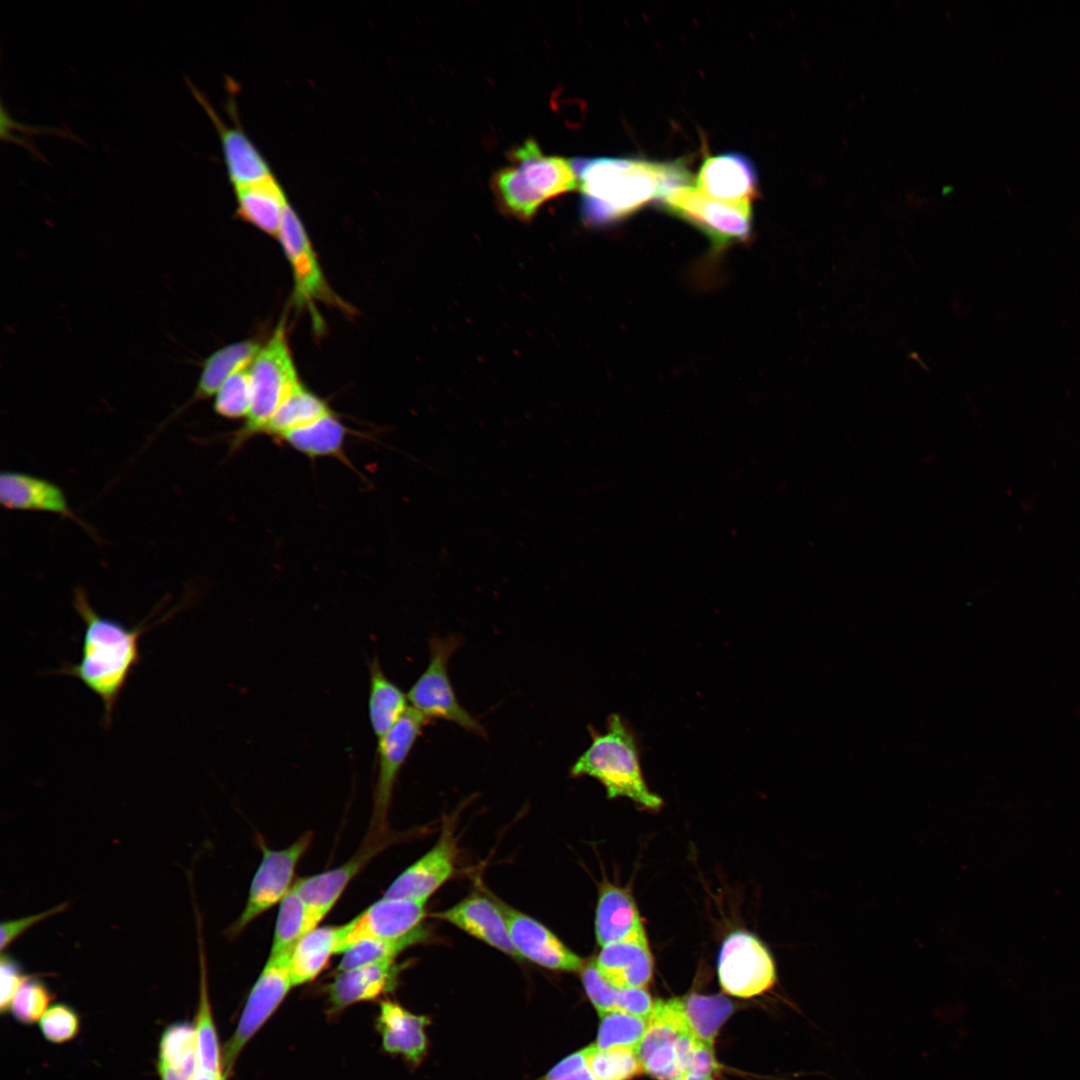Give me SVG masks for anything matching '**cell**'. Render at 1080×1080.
I'll return each mask as SVG.
<instances>
[{"mask_svg":"<svg viewBox=\"0 0 1080 1080\" xmlns=\"http://www.w3.org/2000/svg\"><path fill=\"white\" fill-rule=\"evenodd\" d=\"M719 1069L720 1065L715 1058L713 1046L697 1040L687 1060L684 1073L712 1076Z\"/></svg>","mask_w":1080,"mask_h":1080,"instance_id":"obj_47","label":"cell"},{"mask_svg":"<svg viewBox=\"0 0 1080 1080\" xmlns=\"http://www.w3.org/2000/svg\"><path fill=\"white\" fill-rule=\"evenodd\" d=\"M313 833L302 834L283 849H271L261 842L262 858L252 878L242 913L228 929L229 936L241 933L253 920L281 902L294 883L296 868L312 843Z\"/></svg>","mask_w":1080,"mask_h":1080,"instance_id":"obj_8","label":"cell"},{"mask_svg":"<svg viewBox=\"0 0 1080 1080\" xmlns=\"http://www.w3.org/2000/svg\"><path fill=\"white\" fill-rule=\"evenodd\" d=\"M510 162L496 171L492 188L500 208L520 220H530L545 202L578 187L572 161L545 155L534 139L513 148Z\"/></svg>","mask_w":1080,"mask_h":1080,"instance_id":"obj_3","label":"cell"},{"mask_svg":"<svg viewBox=\"0 0 1080 1080\" xmlns=\"http://www.w3.org/2000/svg\"><path fill=\"white\" fill-rule=\"evenodd\" d=\"M252 405L244 424L229 438V452L261 435L264 427L301 383L290 353L284 321H280L251 364Z\"/></svg>","mask_w":1080,"mask_h":1080,"instance_id":"obj_5","label":"cell"},{"mask_svg":"<svg viewBox=\"0 0 1080 1080\" xmlns=\"http://www.w3.org/2000/svg\"><path fill=\"white\" fill-rule=\"evenodd\" d=\"M606 728L605 733L590 729L592 742L571 767V775L596 779L609 799L626 797L641 808L660 809L662 798L645 782L632 730L618 714L609 716Z\"/></svg>","mask_w":1080,"mask_h":1080,"instance_id":"obj_4","label":"cell"},{"mask_svg":"<svg viewBox=\"0 0 1080 1080\" xmlns=\"http://www.w3.org/2000/svg\"><path fill=\"white\" fill-rule=\"evenodd\" d=\"M586 1050L589 1067L595 1080H632L644 1072L634 1049L626 1047L600 1049L594 1043L587 1046Z\"/></svg>","mask_w":1080,"mask_h":1080,"instance_id":"obj_37","label":"cell"},{"mask_svg":"<svg viewBox=\"0 0 1080 1080\" xmlns=\"http://www.w3.org/2000/svg\"><path fill=\"white\" fill-rule=\"evenodd\" d=\"M198 944L201 972L199 1007L195 1025L197 1069L214 1074L225 1075L223 1072L222 1054L209 1001L205 955L199 926Z\"/></svg>","mask_w":1080,"mask_h":1080,"instance_id":"obj_33","label":"cell"},{"mask_svg":"<svg viewBox=\"0 0 1080 1080\" xmlns=\"http://www.w3.org/2000/svg\"><path fill=\"white\" fill-rule=\"evenodd\" d=\"M427 937L425 929L418 928L411 934L398 939L366 940L354 944L343 952L337 971L382 961H394L408 947L422 942Z\"/></svg>","mask_w":1080,"mask_h":1080,"instance_id":"obj_36","label":"cell"},{"mask_svg":"<svg viewBox=\"0 0 1080 1080\" xmlns=\"http://www.w3.org/2000/svg\"><path fill=\"white\" fill-rule=\"evenodd\" d=\"M680 1002L690 1034L713 1046L719 1029L734 1011L733 1003L723 995L697 993L680 997Z\"/></svg>","mask_w":1080,"mask_h":1080,"instance_id":"obj_32","label":"cell"},{"mask_svg":"<svg viewBox=\"0 0 1080 1080\" xmlns=\"http://www.w3.org/2000/svg\"><path fill=\"white\" fill-rule=\"evenodd\" d=\"M696 184L707 196L730 204L752 205L758 196L755 167L749 158L736 152L706 157Z\"/></svg>","mask_w":1080,"mask_h":1080,"instance_id":"obj_16","label":"cell"},{"mask_svg":"<svg viewBox=\"0 0 1080 1080\" xmlns=\"http://www.w3.org/2000/svg\"><path fill=\"white\" fill-rule=\"evenodd\" d=\"M197 1070L196 1029L181 1022L168 1026L159 1043L158 1072L162 1080H191Z\"/></svg>","mask_w":1080,"mask_h":1080,"instance_id":"obj_31","label":"cell"},{"mask_svg":"<svg viewBox=\"0 0 1080 1080\" xmlns=\"http://www.w3.org/2000/svg\"><path fill=\"white\" fill-rule=\"evenodd\" d=\"M572 163L581 194V216L591 226L622 220L691 181L682 160L593 157L575 159Z\"/></svg>","mask_w":1080,"mask_h":1080,"instance_id":"obj_1","label":"cell"},{"mask_svg":"<svg viewBox=\"0 0 1080 1080\" xmlns=\"http://www.w3.org/2000/svg\"><path fill=\"white\" fill-rule=\"evenodd\" d=\"M648 1025V1020L622 1011L601 1016L595 1045L600 1049L626 1047L636 1050Z\"/></svg>","mask_w":1080,"mask_h":1080,"instance_id":"obj_38","label":"cell"},{"mask_svg":"<svg viewBox=\"0 0 1080 1080\" xmlns=\"http://www.w3.org/2000/svg\"><path fill=\"white\" fill-rule=\"evenodd\" d=\"M349 433L348 428L332 412L310 424L289 431L276 440L312 460L333 457L352 467L345 453V442Z\"/></svg>","mask_w":1080,"mask_h":1080,"instance_id":"obj_27","label":"cell"},{"mask_svg":"<svg viewBox=\"0 0 1080 1080\" xmlns=\"http://www.w3.org/2000/svg\"><path fill=\"white\" fill-rule=\"evenodd\" d=\"M422 901L382 897L348 923L339 926L338 952L366 940L398 939L420 928Z\"/></svg>","mask_w":1080,"mask_h":1080,"instance_id":"obj_13","label":"cell"},{"mask_svg":"<svg viewBox=\"0 0 1080 1080\" xmlns=\"http://www.w3.org/2000/svg\"><path fill=\"white\" fill-rule=\"evenodd\" d=\"M233 190L236 216L260 231L277 237L284 208L289 202L274 174Z\"/></svg>","mask_w":1080,"mask_h":1080,"instance_id":"obj_25","label":"cell"},{"mask_svg":"<svg viewBox=\"0 0 1080 1080\" xmlns=\"http://www.w3.org/2000/svg\"><path fill=\"white\" fill-rule=\"evenodd\" d=\"M676 1080H713V1079L711 1078V1076H699V1075H694V1074H690V1073H683Z\"/></svg>","mask_w":1080,"mask_h":1080,"instance_id":"obj_48","label":"cell"},{"mask_svg":"<svg viewBox=\"0 0 1080 1080\" xmlns=\"http://www.w3.org/2000/svg\"><path fill=\"white\" fill-rule=\"evenodd\" d=\"M0 975V1010L4 1013L10 1009L12 999L16 992L29 976L22 972V969L16 960L4 952H2L1 955Z\"/></svg>","mask_w":1080,"mask_h":1080,"instance_id":"obj_44","label":"cell"},{"mask_svg":"<svg viewBox=\"0 0 1080 1080\" xmlns=\"http://www.w3.org/2000/svg\"><path fill=\"white\" fill-rule=\"evenodd\" d=\"M397 972L394 961L374 962L338 971L327 986L331 1008L337 1011L380 997L393 988Z\"/></svg>","mask_w":1080,"mask_h":1080,"instance_id":"obj_23","label":"cell"},{"mask_svg":"<svg viewBox=\"0 0 1080 1080\" xmlns=\"http://www.w3.org/2000/svg\"><path fill=\"white\" fill-rule=\"evenodd\" d=\"M339 926L316 927L293 947L289 968L293 986L314 980L338 952Z\"/></svg>","mask_w":1080,"mask_h":1080,"instance_id":"obj_29","label":"cell"},{"mask_svg":"<svg viewBox=\"0 0 1080 1080\" xmlns=\"http://www.w3.org/2000/svg\"><path fill=\"white\" fill-rule=\"evenodd\" d=\"M507 922L511 941L520 957L542 967L576 972L581 971L584 961L548 928L522 912L497 902Z\"/></svg>","mask_w":1080,"mask_h":1080,"instance_id":"obj_15","label":"cell"},{"mask_svg":"<svg viewBox=\"0 0 1080 1080\" xmlns=\"http://www.w3.org/2000/svg\"><path fill=\"white\" fill-rule=\"evenodd\" d=\"M72 605L84 623L80 660L64 663L54 674L78 679L102 702V727L109 730L119 697L130 674L141 662L140 638L156 624L150 617L133 627L99 614L90 604L81 587L73 590Z\"/></svg>","mask_w":1080,"mask_h":1080,"instance_id":"obj_2","label":"cell"},{"mask_svg":"<svg viewBox=\"0 0 1080 1080\" xmlns=\"http://www.w3.org/2000/svg\"><path fill=\"white\" fill-rule=\"evenodd\" d=\"M381 834L370 833L369 839L344 864L295 881L293 889L320 919L331 911L344 890L363 867L386 845Z\"/></svg>","mask_w":1080,"mask_h":1080,"instance_id":"obj_18","label":"cell"},{"mask_svg":"<svg viewBox=\"0 0 1080 1080\" xmlns=\"http://www.w3.org/2000/svg\"><path fill=\"white\" fill-rule=\"evenodd\" d=\"M320 922L292 887L280 902L270 954L290 952L295 944Z\"/></svg>","mask_w":1080,"mask_h":1080,"instance_id":"obj_35","label":"cell"},{"mask_svg":"<svg viewBox=\"0 0 1080 1080\" xmlns=\"http://www.w3.org/2000/svg\"><path fill=\"white\" fill-rule=\"evenodd\" d=\"M541 1080H595L589 1067L586 1047L565 1057Z\"/></svg>","mask_w":1080,"mask_h":1080,"instance_id":"obj_43","label":"cell"},{"mask_svg":"<svg viewBox=\"0 0 1080 1080\" xmlns=\"http://www.w3.org/2000/svg\"><path fill=\"white\" fill-rule=\"evenodd\" d=\"M277 238L292 268L295 305L309 308L313 316L315 301L345 307L329 287L306 229L290 203L284 208Z\"/></svg>","mask_w":1080,"mask_h":1080,"instance_id":"obj_11","label":"cell"},{"mask_svg":"<svg viewBox=\"0 0 1080 1080\" xmlns=\"http://www.w3.org/2000/svg\"><path fill=\"white\" fill-rule=\"evenodd\" d=\"M595 963L617 988H646L654 963L645 930L601 947Z\"/></svg>","mask_w":1080,"mask_h":1080,"instance_id":"obj_22","label":"cell"},{"mask_svg":"<svg viewBox=\"0 0 1080 1080\" xmlns=\"http://www.w3.org/2000/svg\"><path fill=\"white\" fill-rule=\"evenodd\" d=\"M460 644L457 635L431 639L428 665L411 686L408 701L428 720L452 722L472 734L486 737L484 726L459 702L449 678L448 663Z\"/></svg>","mask_w":1080,"mask_h":1080,"instance_id":"obj_6","label":"cell"},{"mask_svg":"<svg viewBox=\"0 0 1080 1080\" xmlns=\"http://www.w3.org/2000/svg\"><path fill=\"white\" fill-rule=\"evenodd\" d=\"M51 999L47 986L29 976L12 999L10 1010L19 1022L33 1024L45 1014Z\"/></svg>","mask_w":1080,"mask_h":1080,"instance_id":"obj_40","label":"cell"},{"mask_svg":"<svg viewBox=\"0 0 1080 1080\" xmlns=\"http://www.w3.org/2000/svg\"><path fill=\"white\" fill-rule=\"evenodd\" d=\"M408 697L383 672L379 659L369 662L368 714L374 735L380 739L409 709Z\"/></svg>","mask_w":1080,"mask_h":1080,"instance_id":"obj_30","label":"cell"},{"mask_svg":"<svg viewBox=\"0 0 1080 1080\" xmlns=\"http://www.w3.org/2000/svg\"><path fill=\"white\" fill-rule=\"evenodd\" d=\"M260 349L258 342L244 340L228 344L211 353L202 363L192 397L178 409L177 414L197 401L216 395L231 375L252 364Z\"/></svg>","mask_w":1080,"mask_h":1080,"instance_id":"obj_28","label":"cell"},{"mask_svg":"<svg viewBox=\"0 0 1080 1080\" xmlns=\"http://www.w3.org/2000/svg\"><path fill=\"white\" fill-rule=\"evenodd\" d=\"M39 1026L48 1041L61 1044L78 1034L80 1020L71 1007L66 1004H55L47 1009L40 1019Z\"/></svg>","mask_w":1080,"mask_h":1080,"instance_id":"obj_42","label":"cell"},{"mask_svg":"<svg viewBox=\"0 0 1080 1080\" xmlns=\"http://www.w3.org/2000/svg\"><path fill=\"white\" fill-rule=\"evenodd\" d=\"M455 860L456 841L447 829L433 848L388 886L383 897L426 902L453 875Z\"/></svg>","mask_w":1080,"mask_h":1080,"instance_id":"obj_17","label":"cell"},{"mask_svg":"<svg viewBox=\"0 0 1080 1080\" xmlns=\"http://www.w3.org/2000/svg\"><path fill=\"white\" fill-rule=\"evenodd\" d=\"M427 721L409 707L396 725L378 739L371 833L383 834L396 780Z\"/></svg>","mask_w":1080,"mask_h":1080,"instance_id":"obj_12","label":"cell"},{"mask_svg":"<svg viewBox=\"0 0 1080 1080\" xmlns=\"http://www.w3.org/2000/svg\"><path fill=\"white\" fill-rule=\"evenodd\" d=\"M252 405L251 365L231 375L215 395L216 414L227 419H246Z\"/></svg>","mask_w":1080,"mask_h":1080,"instance_id":"obj_39","label":"cell"},{"mask_svg":"<svg viewBox=\"0 0 1080 1080\" xmlns=\"http://www.w3.org/2000/svg\"><path fill=\"white\" fill-rule=\"evenodd\" d=\"M66 904H60L47 911L33 914L27 917H23L16 920L5 921L1 924V950L4 952L16 938L21 936L26 930L34 926L43 919L50 917L58 912L65 910Z\"/></svg>","mask_w":1080,"mask_h":1080,"instance_id":"obj_46","label":"cell"},{"mask_svg":"<svg viewBox=\"0 0 1080 1080\" xmlns=\"http://www.w3.org/2000/svg\"><path fill=\"white\" fill-rule=\"evenodd\" d=\"M630 890L604 882L599 890L595 915V935L600 947L618 942L643 930Z\"/></svg>","mask_w":1080,"mask_h":1080,"instance_id":"obj_26","label":"cell"},{"mask_svg":"<svg viewBox=\"0 0 1080 1080\" xmlns=\"http://www.w3.org/2000/svg\"><path fill=\"white\" fill-rule=\"evenodd\" d=\"M684 1033L676 1016L661 1002H655L646 1032L636 1049L644 1072L656 1080H676L684 1072L679 1064L676 1043Z\"/></svg>","mask_w":1080,"mask_h":1080,"instance_id":"obj_19","label":"cell"},{"mask_svg":"<svg viewBox=\"0 0 1080 1080\" xmlns=\"http://www.w3.org/2000/svg\"><path fill=\"white\" fill-rule=\"evenodd\" d=\"M186 83L218 132L228 179L232 187L236 188L272 175L269 163L238 122L235 102L230 98L228 103V112L232 114L235 122V126H229L222 121L206 96L189 79Z\"/></svg>","mask_w":1080,"mask_h":1080,"instance_id":"obj_14","label":"cell"},{"mask_svg":"<svg viewBox=\"0 0 1080 1080\" xmlns=\"http://www.w3.org/2000/svg\"><path fill=\"white\" fill-rule=\"evenodd\" d=\"M328 404L300 383L281 404L261 435L278 439L283 434L332 413Z\"/></svg>","mask_w":1080,"mask_h":1080,"instance_id":"obj_34","label":"cell"},{"mask_svg":"<svg viewBox=\"0 0 1080 1080\" xmlns=\"http://www.w3.org/2000/svg\"><path fill=\"white\" fill-rule=\"evenodd\" d=\"M655 1002L646 988H618L616 1009L644 1019L651 1015Z\"/></svg>","mask_w":1080,"mask_h":1080,"instance_id":"obj_45","label":"cell"},{"mask_svg":"<svg viewBox=\"0 0 1080 1080\" xmlns=\"http://www.w3.org/2000/svg\"><path fill=\"white\" fill-rule=\"evenodd\" d=\"M290 952L269 954L253 985L234 1034L224 1046L222 1065L226 1077L242 1049L275 1012L293 986L289 968Z\"/></svg>","mask_w":1080,"mask_h":1080,"instance_id":"obj_10","label":"cell"},{"mask_svg":"<svg viewBox=\"0 0 1080 1080\" xmlns=\"http://www.w3.org/2000/svg\"><path fill=\"white\" fill-rule=\"evenodd\" d=\"M661 204L670 214L703 232L716 249L750 236L752 205L722 202L689 185L672 189Z\"/></svg>","mask_w":1080,"mask_h":1080,"instance_id":"obj_7","label":"cell"},{"mask_svg":"<svg viewBox=\"0 0 1080 1080\" xmlns=\"http://www.w3.org/2000/svg\"><path fill=\"white\" fill-rule=\"evenodd\" d=\"M511 957L520 958L510 938L504 914L496 901L473 894L433 914Z\"/></svg>","mask_w":1080,"mask_h":1080,"instance_id":"obj_20","label":"cell"},{"mask_svg":"<svg viewBox=\"0 0 1080 1080\" xmlns=\"http://www.w3.org/2000/svg\"><path fill=\"white\" fill-rule=\"evenodd\" d=\"M581 977L586 994L600 1016L617 1011L618 988L603 975L595 961L584 964Z\"/></svg>","mask_w":1080,"mask_h":1080,"instance_id":"obj_41","label":"cell"},{"mask_svg":"<svg viewBox=\"0 0 1080 1080\" xmlns=\"http://www.w3.org/2000/svg\"><path fill=\"white\" fill-rule=\"evenodd\" d=\"M721 989L739 998H751L770 990L777 981L774 960L754 935L736 931L722 943L717 964Z\"/></svg>","mask_w":1080,"mask_h":1080,"instance_id":"obj_9","label":"cell"},{"mask_svg":"<svg viewBox=\"0 0 1080 1080\" xmlns=\"http://www.w3.org/2000/svg\"><path fill=\"white\" fill-rule=\"evenodd\" d=\"M376 1023L385 1051L400 1054L414 1064L422 1059L427 1049V1017L413 1014L395 1002L382 1001Z\"/></svg>","mask_w":1080,"mask_h":1080,"instance_id":"obj_24","label":"cell"},{"mask_svg":"<svg viewBox=\"0 0 1080 1080\" xmlns=\"http://www.w3.org/2000/svg\"><path fill=\"white\" fill-rule=\"evenodd\" d=\"M0 502L9 510L52 513L87 528L70 508L63 489L56 483L33 474L2 471Z\"/></svg>","mask_w":1080,"mask_h":1080,"instance_id":"obj_21","label":"cell"}]
</instances>
